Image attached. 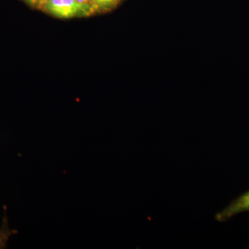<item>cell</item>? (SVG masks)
<instances>
[{
	"mask_svg": "<svg viewBox=\"0 0 249 249\" xmlns=\"http://www.w3.org/2000/svg\"><path fill=\"white\" fill-rule=\"evenodd\" d=\"M40 6L49 14L61 18L88 16L94 13L76 0H43Z\"/></svg>",
	"mask_w": 249,
	"mask_h": 249,
	"instance_id": "1",
	"label": "cell"
},
{
	"mask_svg": "<svg viewBox=\"0 0 249 249\" xmlns=\"http://www.w3.org/2000/svg\"><path fill=\"white\" fill-rule=\"evenodd\" d=\"M249 211V190L234 199L225 209L218 213L215 219L219 222H225L237 214Z\"/></svg>",
	"mask_w": 249,
	"mask_h": 249,
	"instance_id": "2",
	"label": "cell"
},
{
	"mask_svg": "<svg viewBox=\"0 0 249 249\" xmlns=\"http://www.w3.org/2000/svg\"><path fill=\"white\" fill-rule=\"evenodd\" d=\"M123 0H91L95 12H107L115 9Z\"/></svg>",
	"mask_w": 249,
	"mask_h": 249,
	"instance_id": "3",
	"label": "cell"
},
{
	"mask_svg": "<svg viewBox=\"0 0 249 249\" xmlns=\"http://www.w3.org/2000/svg\"><path fill=\"white\" fill-rule=\"evenodd\" d=\"M76 1L80 3V4L83 5V6L92 10L93 12L95 13L94 9H93L92 5H91V0H76Z\"/></svg>",
	"mask_w": 249,
	"mask_h": 249,
	"instance_id": "4",
	"label": "cell"
},
{
	"mask_svg": "<svg viewBox=\"0 0 249 249\" xmlns=\"http://www.w3.org/2000/svg\"><path fill=\"white\" fill-rule=\"evenodd\" d=\"M27 4L31 5V6H40L41 3L43 0H24Z\"/></svg>",
	"mask_w": 249,
	"mask_h": 249,
	"instance_id": "5",
	"label": "cell"
},
{
	"mask_svg": "<svg viewBox=\"0 0 249 249\" xmlns=\"http://www.w3.org/2000/svg\"></svg>",
	"mask_w": 249,
	"mask_h": 249,
	"instance_id": "6",
	"label": "cell"
}]
</instances>
